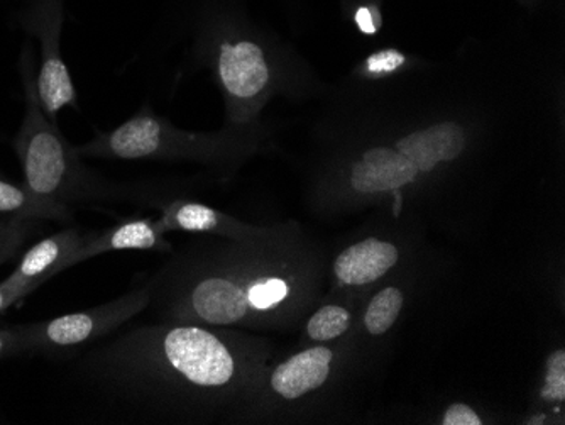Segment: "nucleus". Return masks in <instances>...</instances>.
I'll use <instances>...</instances> for the list:
<instances>
[{
	"mask_svg": "<svg viewBox=\"0 0 565 425\" xmlns=\"http://www.w3.org/2000/svg\"><path fill=\"white\" fill-rule=\"evenodd\" d=\"M82 374L98 392L149 415L183 392H221L239 361L227 341L192 323L139 326L90 349Z\"/></svg>",
	"mask_w": 565,
	"mask_h": 425,
	"instance_id": "1",
	"label": "nucleus"
},
{
	"mask_svg": "<svg viewBox=\"0 0 565 425\" xmlns=\"http://www.w3.org/2000/svg\"><path fill=\"white\" fill-rule=\"evenodd\" d=\"M196 46L211 62L234 124H246L285 85L276 43L234 0H199Z\"/></svg>",
	"mask_w": 565,
	"mask_h": 425,
	"instance_id": "2",
	"label": "nucleus"
},
{
	"mask_svg": "<svg viewBox=\"0 0 565 425\" xmlns=\"http://www.w3.org/2000/svg\"><path fill=\"white\" fill-rule=\"evenodd\" d=\"M19 75L24 87L25 109L21 128L14 136V151L24 177V185L38 199L68 209L87 202L113 199L119 189L88 170L76 146L51 123L41 107L36 88L33 47L25 44L19 59Z\"/></svg>",
	"mask_w": 565,
	"mask_h": 425,
	"instance_id": "3",
	"label": "nucleus"
},
{
	"mask_svg": "<svg viewBox=\"0 0 565 425\" xmlns=\"http://www.w3.org/2000/svg\"><path fill=\"white\" fill-rule=\"evenodd\" d=\"M85 158L120 161L221 160L249 151L247 138L200 136L174 128L170 120L142 107L110 131L76 146Z\"/></svg>",
	"mask_w": 565,
	"mask_h": 425,
	"instance_id": "4",
	"label": "nucleus"
},
{
	"mask_svg": "<svg viewBox=\"0 0 565 425\" xmlns=\"http://www.w3.org/2000/svg\"><path fill=\"white\" fill-rule=\"evenodd\" d=\"M151 288L148 284L132 288L110 302L81 312L65 314L43 322L25 323L22 331V357L75 354L85 346L109 338L129 320L149 309Z\"/></svg>",
	"mask_w": 565,
	"mask_h": 425,
	"instance_id": "5",
	"label": "nucleus"
},
{
	"mask_svg": "<svg viewBox=\"0 0 565 425\" xmlns=\"http://www.w3.org/2000/svg\"><path fill=\"white\" fill-rule=\"evenodd\" d=\"M15 19L19 26L40 44L38 97L47 119L58 124V114L65 107L81 109L78 94L62 53L65 0H21Z\"/></svg>",
	"mask_w": 565,
	"mask_h": 425,
	"instance_id": "6",
	"label": "nucleus"
},
{
	"mask_svg": "<svg viewBox=\"0 0 565 425\" xmlns=\"http://www.w3.org/2000/svg\"><path fill=\"white\" fill-rule=\"evenodd\" d=\"M468 131L457 120L428 124L393 142L420 173L428 174L440 164L456 163L468 151Z\"/></svg>",
	"mask_w": 565,
	"mask_h": 425,
	"instance_id": "7",
	"label": "nucleus"
},
{
	"mask_svg": "<svg viewBox=\"0 0 565 425\" xmlns=\"http://www.w3.org/2000/svg\"><path fill=\"white\" fill-rule=\"evenodd\" d=\"M420 170L393 146L364 149L351 164L349 183L358 193L402 192L420 179Z\"/></svg>",
	"mask_w": 565,
	"mask_h": 425,
	"instance_id": "8",
	"label": "nucleus"
},
{
	"mask_svg": "<svg viewBox=\"0 0 565 425\" xmlns=\"http://www.w3.org/2000/svg\"><path fill=\"white\" fill-rule=\"evenodd\" d=\"M170 243L164 240L157 219L129 217L116 226L88 233L87 241L76 253L75 265L116 252H170Z\"/></svg>",
	"mask_w": 565,
	"mask_h": 425,
	"instance_id": "9",
	"label": "nucleus"
},
{
	"mask_svg": "<svg viewBox=\"0 0 565 425\" xmlns=\"http://www.w3.org/2000/svg\"><path fill=\"white\" fill-rule=\"evenodd\" d=\"M87 237L88 233L75 227L51 234L19 258L12 275L40 288L44 281L75 266L76 253L81 252Z\"/></svg>",
	"mask_w": 565,
	"mask_h": 425,
	"instance_id": "10",
	"label": "nucleus"
},
{
	"mask_svg": "<svg viewBox=\"0 0 565 425\" xmlns=\"http://www.w3.org/2000/svg\"><path fill=\"white\" fill-rule=\"evenodd\" d=\"M332 358V351L326 346L294 354L269 374V392L282 402H297L301 396L316 392L329 379Z\"/></svg>",
	"mask_w": 565,
	"mask_h": 425,
	"instance_id": "11",
	"label": "nucleus"
},
{
	"mask_svg": "<svg viewBox=\"0 0 565 425\" xmlns=\"http://www.w3.org/2000/svg\"><path fill=\"white\" fill-rule=\"evenodd\" d=\"M398 262V249L392 243L370 240L361 241L348 247L339 255L333 265V272L345 285H367L380 280Z\"/></svg>",
	"mask_w": 565,
	"mask_h": 425,
	"instance_id": "12",
	"label": "nucleus"
},
{
	"mask_svg": "<svg viewBox=\"0 0 565 425\" xmlns=\"http://www.w3.org/2000/svg\"><path fill=\"white\" fill-rule=\"evenodd\" d=\"M0 217L70 222L73 211L38 199L24 183L9 182L0 177Z\"/></svg>",
	"mask_w": 565,
	"mask_h": 425,
	"instance_id": "13",
	"label": "nucleus"
},
{
	"mask_svg": "<svg viewBox=\"0 0 565 425\" xmlns=\"http://www.w3.org/2000/svg\"><path fill=\"white\" fill-rule=\"evenodd\" d=\"M157 221L164 234L171 233V231L214 233V231L221 230L225 219L209 205L174 200L161 208V215Z\"/></svg>",
	"mask_w": 565,
	"mask_h": 425,
	"instance_id": "14",
	"label": "nucleus"
},
{
	"mask_svg": "<svg viewBox=\"0 0 565 425\" xmlns=\"http://www.w3.org/2000/svg\"><path fill=\"white\" fill-rule=\"evenodd\" d=\"M403 307V294L398 288L390 287L381 290L376 297L371 300L367 307L364 323L370 334L381 336L393 328V323L398 319Z\"/></svg>",
	"mask_w": 565,
	"mask_h": 425,
	"instance_id": "15",
	"label": "nucleus"
},
{
	"mask_svg": "<svg viewBox=\"0 0 565 425\" xmlns=\"http://www.w3.org/2000/svg\"><path fill=\"white\" fill-rule=\"evenodd\" d=\"M348 310L338 306H326L317 310L307 323V334L312 341L323 342L338 339L349 328Z\"/></svg>",
	"mask_w": 565,
	"mask_h": 425,
	"instance_id": "16",
	"label": "nucleus"
},
{
	"mask_svg": "<svg viewBox=\"0 0 565 425\" xmlns=\"http://www.w3.org/2000/svg\"><path fill=\"white\" fill-rule=\"evenodd\" d=\"M381 0H342L341 14L364 36H376L383 28Z\"/></svg>",
	"mask_w": 565,
	"mask_h": 425,
	"instance_id": "17",
	"label": "nucleus"
},
{
	"mask_svg": "<svg viewBox=\"0 0 565 425\" xmlns=\"http://www.w3.org/2000/svg\"><path fill=\"white\" fill-rule=\"evenodd\" d=\"M38 224L40 221L0 217V266L18 256L25 241L36 233Z\"/></svg>",
	"mask_w": 565,
	"mask_h": 425,
	"instance_id": "18",
	"label": "nucleus"
},
{
	"mask_svg": "<svg viewBox=\"0 0 565 425\" xmlns=\"http://www.w3.org/2000/svg\"><path fill=\"white\" fill-rule=\"evenodd\" d=\"M408 65V56L396 47H384L367 56L363 63V73L367 77H388Z\"/></svg>",
	"mask_w": 565,
	"mask_h": 425,
	"instance_id": "19",
	"label": "nucleus"
},
{
	"mask_svg": "<svg viewBox=\"0 0 565 425\" xmlns=\"http://www.w3.org/2000/svg\"><path fill=\"white\" fill-rule=\"evenodd\" d=\"M547 376L542 389V399L545 402H564L565 399V353L557 351L552 354L547 363Z\"/></svg>",
	"mask_w": 565,
	"mask_h": 425,
	"instance_id": "20",
	"label": "nucleus"
},
{
	"mask_svg": "<svg viewBox=\"0 0 565 425\" xmlns=\"http://www.w3.org/2000/svg\"><path fill=\"white\" fill-rule=\"evenodd\" d=\"M36 288V285L28 284L11 273L6 280L0 281V314L14 306L21 298L28 297Z\"/></svg>",
	"mask_w": 565,
	"mask_h": 425,
	"instance_id": "21",
	"label": "nucleus"
},
{
	"mask_svg": "<svg viewBox=\"0 0 565 425\" xmlns=\"http://www.w3.org/2000/svg\"><path fill=\"white\" fill-rule=\"evenodd\" d=\"M22 357L21 326L0 328V361Z\"/></svg>",
	"mask_w": 565,
	"mask_h": 425,
	"instance_id": "22",
	"label": "nucleus"
},
{
	"mask_svg": "<svg viewBox=\"0 0 565 425\" xmlns=\"http://www.w3.org/2000/svg\"><path fill=\"white\" fill-rule=\"evenodd\" d=\"M444 425H481V418L472 411L471 407L465 404H454L447 408L443 418Z\"/></svg>",
	"mask_w": 565,
	"mask_h": 425,
	"instance_id": "23",
	"label": "nucleus"
},
{
	"mask_svg": "<svg viewBox=\"0 0 565 425\" xmlns=\"http://www.w3.org/2000/svg\"><path fill=\"white\" fill-rule=\"evenodd\" d=\"M520 6L526 9V11H536V9L544 8L551 0H516Z\"/></svg>",
	"mask_w": 565,
	"mask_h": 425,
	"instance_id": "24",
	"label": "nucleus"
}]
</instances>
